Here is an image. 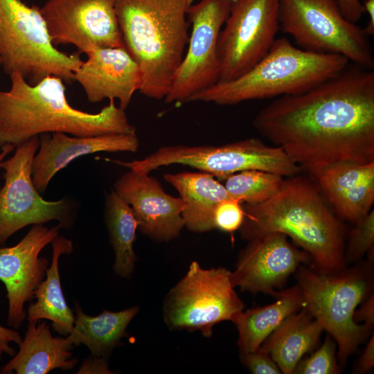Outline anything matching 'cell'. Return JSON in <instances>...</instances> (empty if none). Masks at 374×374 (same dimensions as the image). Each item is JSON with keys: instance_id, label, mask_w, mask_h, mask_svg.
<instances>
[{"instance_id": "obj_1", "label": "cell", "mask_w": 374, "mask_h": 374, "mask_svg": "<svg viewBox=\"0 0 374 374\" xmlns=\"http://www.w3.org/2000/svg\"><path fill=\"white\" fill-rule=\"evenodd\" d=\"M313 176L340 161H374V71L349 63L312 88L277 98L253 120Z\"/></svg>"}, {"instance_id": "obj_2", "label": "cell", "mask_w": 374, "mask_h": 374, "mask_svg": "<svg viewBox=\"0 0 374 374\" xmlns=\"http://www.w3.org/2000/svg\"><path fill=\"white\" fill-rule=\"evenodd\" d=\"M242 207L244 217L239 229L242 239L280 232L309 254L317 271L330 274L344 269V226L312 177H290L267 201L244 203Z\"/></svg>"}, {"instance_id": "obj_3", "label": "cell", "mask_w": 374, "mask_h": 374, "mask_svg": "<svg viewBox=\"0 0 374 374\" xmlns=\"http://www.w3.org/2000/svg\"><path fill=\"white\" fill-rule=\"evenodd\" d=\"M10 78V89L0 91V149L6 145L16 148L50 132L75 136L136 134L125 110L114 100L98 113H87L69 105L60 77L48 75L33 85L17 72Z\"/></svg>"}, {"instance_id": "obj_4", "label": "cell", "mask_w": 374, "mask_h": 374, "mask_svg": "<svg viewBox=\"0 0 374 374\" xmlns=\"http://www.w3.org/2000/svg\"><path fill=\"white\" fill-rule=\"evenodd\" d=\"M187 0H115L124 48L141 71L139 91L166 97L188 41Z\"/></svg>"}, {"instance_id": "obj_5", "label": "cell", "mask_w": 374, "mask_h": 374, "mask_svg": "<svg viewBox=\"0 0 374 374\" xmlns=\"http://www.w3.org/2000/svg\"><path fill=\"white\" fill-rule=\"evenodd\" d=\"M349 63L343 56L312 53L294 46L286 37L276 38L249 71L232 80L217 82L189 102L232 105L298 94L337 75Z\"/></svg>"}, {"instance_id": "obj_6", "label": "cell", "mask_w": 374, "mask_h": 374, "mask_svg": "<svg viewBox=\"0 0 374 374\" xmlns=\"http://www.w3.org/2000/svg\"><path fill=\"white\" fill-rule=\"evenodd\" d=\"M83 61L53 45L38 6L0 0V63L8 75L17 72L30 84L54 75L73 80Z\"/></svg>"}, {"instance_id": "obj_7", "label": "cell", "mask_w": 374, "mask_h": 374, "mask_svg": "<svg viewBox=\"0 0 374 374\" xmlns=\"http://www.w3.org/2000/svg\"><path fill=\"white\" fill-rule=\"evenodd\" d=\"M296 278L303 307L336 341L337 356L344 364L371 328L354 319L357 305L371 290V273L366 268L322 273L299 266Z\"/></svg>"}, {"instance_id": "obj_8", "label": "cell", "mask_w": 374, "mask_h": 374, "mask_svg": "<svg viewBox=\"0 0 374 374\" xmlns=\"http://www.w3.org/2000/svg\"><path fill=\"white\" fill-rule=\"evenodd\" d=\"M279 28L305 51L374 68L369 36L342 15L335 0H279Z\"/></svg>"}, {"instance_id": "obj_9", "label": "cell", "mask_w": 374, "mask_h": 374, "mask_svg": "<svg viewBox=\"0 0 374 374\" xmlns=\"http://www.w3.org/2000/svg\"><path fill=\"white\" fill-rule=\"evenodd\" d=\"M112 162L145 174L161 166L181 164L221 179L246 170H263L289 177L302 170L280 147L268 145L256 138L220 146H164L142 159Z\"/></svg>"}, {"instance_id": "obj_10", "label": "cell", "mask_w": 374, "mask_h": 374, "mask_svg": "<svg viewBox=\"0 0 374 374\" xmlns=\"http://www.w3.org/2000/svg\"><path fill=\"white\" fill-rule=\"evenodd\" d=\"M234 288L231 271L226 268L204 269L193 261L165 297L164 322L172 330H199L205 337H211L215 324L233 321L244 310Z\"/></svg>"}, {"instance_id": "obj_11", "label": "cell", "mask_w": 374, "mask_h": 374, "mask_svg": "<svg viewBox=\"0 0 374 374\" xmlns=\"http://www.w3.org/2000/svg\"><path fill=\"white\" fill-rule=\"evenodd\" d=\"M39 146V137L34 136L17 145L14 154L0 165L5 179L0 189V247L28 225L56 220L60 228H69L73 222L67 199L46 201L33 184L32 167Z\"/></svg>"}, {"instance_id": "obj_12", "label": "cell", "mask_w": 374, "mask_h": 374, "mask_svg": "<svg viewBox=\"0 0 374 374\" xmlns=\"http://www.w3.org/2000/svg\"><path fill=\"white\" fill-rule=\"evenodd\" d=\"M279 28V0H236L220 31L218 82L235 79L267 53Z\"/></svg>"}, {"instance_id": "obj_13", "label": "cell", "mask_w": 374, "mask_h": 374, "mask_svg": "<svg viewBox=\"0 0 374 374\" xmlns=\"http://www.w3.org/2000/svg\"><path fill=\"white\" fill-rule=\"evenodd\" d=\"M231 6L226 0H200L189 6L187 17L192 29L188 47L163 99L166 103H188L219 81L218 39Z\"/></svg>"}, {"instance_id": "obj_14", "label": "cell", "mask_w": 374, "mask_h": 374, "mask_svg": "<svg viewBox=\"0 0 374 374\" xmlns=\"http://www.w3.org/2000/svg\"><path fill=\"white\" fill-rule=\"evenodd\" d=\"M39 9L54 46L73 44L86 55L124 47L115 0H48Z\"/></svg>"}, {"instance_id": "obj_15", "label": "cell", "mask_w": 374, "mask_h": 374, "mask_svg": "<svg viewBox=\"0 0 374 374\" xmlns=\"http://www.w3.org/2000/svg\"><path fill=\"white\" fill-rule=\"evenodd\" d=\"M60 228L33 224L16 245L0 247V280L7 291V324L11 328H19L26 318L24 304L35 298L48 267V261L39 254L59 235Z\"/></svg>"}, {"instance_id": "obj_16", "label": "cell", "mask_w": 374, "mask_h": 374, "mask_svg": "<svg viewBox=\"0 0 374 374\" xmlns=\"http://www.w3.org/2000/svg\"><path fill=\"white\" fill-rule=\"evenodd\" d=\"M310 260L309 254L290 243L285 234L269 233L249 240L240 252L231 280L242 292L276 296L275 289L283 287L299 266Z\"/></svg>"}, {"instance_id": "obj_17", "label": "cell", "mask_w": 374, "mask_h": 374, "mask_svg": "<svg viewBox=\"0 0 374 374\" xmlns=\"http://www.w3.org/2000/svg\"><path fill=\"white\" fill-rule=\"evenodd\" d=\"M114 186L131 207L141 233L159 242L180 235L185 204L180 197L168 194L156 178L130 169Z\"/></svg>"}, {"instance_id": "obj_18", "label": "cell", "mask_w": 374, "mask_h": 374, "mask_svg": "<svg viewBox=\"0 0 374 374\" xmlns=\"http://www.w3.org/2000/svg\"><path fill=\"white\" fill-rule=\"evenodd\" d=\"M87 55L73 80L81 85L89 102L117 99L119 107L125 110L141 84L137 62L124 47L96 48Z\"/></svg>"}, {"instance_id": "obj_19", "label": "cell", "mask_w": 374, "mask_h": 374, "mask_svg": "<svg viewBox=\"0 0 374 374\" xmlns=\"http://www.w3.org/2000/svg\"><path fill=\"white\" fill-rule=\"evenodd\" d=\"M139 147L136 134L91 136H71L62 132L40 134L38 152L32 167L33 184L39 193H44L55 175L79 157L98 152H134Z\"/></svg>"}, {"instance_id": "obj_20", "label": "cell", "mask_w": 374, "mask_h": 374, "mask_svg": "<svg viewBox=\"0 0 374 374\" xmlns=\"http://www.w3.org/2000/svg\"><path fill=\"white\" fill-rule=\"evenodd\" d=\"M328 203L342 218L355 222L374 202V161H340L311 176Z\"/></svg>"}, {"instance_id": "obj_21", "label": "cell", "mask_w": 374, "mask_h": 374, "mask_svg": "<svg viewBox=\"0 0 374 374\" xmlns=\"http://www.w3.org/2000/svg\"><path fill=\"white\" fill-rule=\"evenodd\" d=\"M28 324L19 352L1 368L2 373L46 374L55 368L72 369L78 362L72 358L73 347L69 337H53L45 322Z\"/></svg>"}, {"instance_id": "obj_22", "label": "cell", "mask_w": 374, "mask_h": 374, "mask_svg": "<svg viewBox=\"0 0 374 374\" xmlns=\"http://www.w3.org/2000/svg\"><path fill=\"white\" fill-rule=\"evenodd\" d=\"M204 172L166 173L163 179L179 193L185 204L182 212L184 226L195 233L214 229V213L217 204L231 197L224 186Z\"/></svg>"}, {"instance_id": "obj_23", "label": "cell", "mask_w": 374, "mask_h": 374, "mask_svg": "<svg viewBox=\"0 0 374 374\" xmlns=\"http://www.w3.org/2000/svg\"><path fill=\"white\" fill-rule=\"evenodd\" d=\"M323 331L304 308L286 318L260 348L267 353L285 374L293 371L304 355L317 344Z\"/></svg>"}, {"instance_id": "obj_24", "label": "cell", "mask_w": 374, "mask_h": 374, "mask_svg": "<svg viewBox=\"0 0 374 374\" xmlns=\"http://www.w3.org/2000/svg\"><path fill=\"white\" fill-rule=\"evenodd\" d=\"M53 257L46 271V278L38 285L35 298L27 310L28 322L47 319L52 322L55 331L62 335H69L73 328L75 317L68 307L62 292L59 272V258L62 254H69L73 249L72 242L57 235L51 242Z\"/></svg>"}, {"instance_id": "obj_25", "label": "cell", "mask_w": 374, "mask_h": 374, "mask_svg": "<svg viewBox=\"0 0 374 374\" xmlns=\"http://www.w3.org/2000/svg\"><path fill=\"white\" fill-rule=\"evenodd\" d=\"M276 297L278 300L269 305L242 310L233 320L238 332L240 352L257 350L286 318L303 307L298 285L278 292Z\"/></svg>"}, {"instance_id": "obj_26", "label": "cell", "mask_w": 374, "mask_h": 374, "mask_svg": "<svg viewBox=\"0 0 374 374\" xmlns=\"http://www.w3.org/2000/svg\"><path fill=\"white\" fill-rule=\"evenodd\" d=\"M73 328L68 335L74 346L85 345L91 355L107 357L127 336L129 323L139 311L138 306L113 312L104 310L97 316H89L75 303Z\"/></svg>"}, {"instance_id": "obj_27", "label": "cell", "mask_w": 374, "mask_h": 374, "mask_svg": "<svg viewBox=\"0 0 374 374\" xmlns=\"http://www.w3.org/2000/svg\"><path fill=\"white\" fill-rule=\"evenodd\" d=\"M105 219L115 255L113 270L122 278H130L136 261L134 242L138 222L130 205L114 190L106 195Z\"/></svg>"}, {"instance_id": "obj_28", "label": "cell", "mask_w": 374, "mask_h": 374, "mask_svg": "<svg viewBox=\"0 0 374 374\" xmlns=\"http://www.w3.org/2000/svg\"><path fill=\"white\" fill-rule=\"evenodd\" d=\"M224 187L229 195L242 203L255 205L265 202L283 187V177L259 170H246L225 179Z\"/></svg>"}, {"instance_id": "obj_29", "label": "cell", "mask_w": 374, "mask_h": 374, "mask_svg": "<svg viewBox=\"0 0 374 374\" xmlns=\"http://www.w3.org/2000/svg\"><path fill=\"white\" fill-rule=\"evenodd\" d=\"M336 344L328 335L322 346L309 357L301 359L293 373L337 374L340 369L336 359Z\"/></svg>"}, {"instance_id": "obj_30", "label": "cell", "mask_w": 374, "mask_h": 374, "mask_svg": "<svg viewBox=\"0 0 374 374\" xmlns=\"http://www.w3.org/2000/svg\"><path fill=\"white\" fill-rule=\"evenodd\" d=\"M355 223L345 251L346 262L360 259L374 247V211L371 210Z\"/></svg>"}, {"instance_id": "obj_31", "label": "cell", "mask_w": 374, "mask_h": 374, "mask_svg": "<svg viewBox=\"0 0 374 374\" xmlns=\"http://www.w3.org/2000/svg\"><path fill=\"white\" fill-rule=\"evenodd\" d=\"M244 217L242 202L229 197L220 202L214 213L215 229L227 233L240 229Z\"/></svg>"}, {"instance_id": "obj_32", "label": "cell", "mask_w": 374, "mask_h": 374, "mask_svg": "<svg viewBox=\"0 0 374 374\" xmlns=\"http://www.w3.org/2000/svg\"><path fill=\"white\" fill-rule=\"evenodd\" d=\"M240 359L242 364L253 374L282 373L270 355L260 348L250 353L240 352Z\"/></svg>"}, {"instance_id": "obj_33", "label": "cell", "mask_w": 374, "mask_h": 374, "mask_svg": "<svg viewBox=\"0 0 374 374\" xmlns=\"http://www.w3.org/2000/svg\"><path fill=\"white\" fill-rule=\"evenodd\" d=\"M342 15L350 21L357 24L364 14L360 0H335Z\"/></svg>"}, {"instance_id": "obj_34", "label": "cell", "mask_w": 374, "mask_h": 374, "mask_svg": "<svg viewBox=\"0 0 374 374\" xmlns=\"http://www.w3.org/2000/svg\"><path fill=\"white\" fill-rule=\"evenodd\" d=\"M103 357L93 356L86 359L78 371V374H110L113 373Z\"/></svg>"}, {"instance_id": "obj_35", "label": "cell", "mask_w": 374, "mask_h": 374, "mask_svg": "<svg viewBox=\"0 0 374 374\" xmlns=\"http://www.w3.org/2000/svg\"><path fill=\"white\" fill-rule=\"evenodd\" d=\"M374 337L373 334L368 341L359 359L357 362L355 371L357 373H365L374 366Z\"/></svg>"}, {"instance_id": "obj_36", "label": "cell", "mask_w": 374, "mask_h": 374, "mask_svg": "<svg viewBox=\"0 0 374 374\" xmlns=\"http://www.w3.org/2000/svg\"><path fill=\"white\" fill-rule=\"evenodd\" d=\"M374 299L373 294L371 296L367 301L362 305L361 308L355 310L354 319L356 322L359 321H364V324L370 328H372L374 323Z\"/></svg>"}, {"instance_id": "obj_37", "label": "cell", "mask_w": 374, "mask_h": 374, "mask_svg": "<svg viewBox=\"0 0 374 374\" xmlns=\"http://www.w3.org/2000/svg\"><path fill=\"white\" fill-rule=\"evenodd\" d=\"M364 13L368 14V21L364 30L367 35H374V0H364L362 2Z\"/></svg>"}, {"instance_id": "obj_38", "label": "cell", "mask_w": 374, "mask_h": 374, "mask_svg": "<svg viewBox=\"0 0 374 374\" xmlns=\"http://www.w3.org/2000/svg\"><path fill=\"white\" fill-rule=\"evenodd\" d=\"M0 340L14 341L19 345L22 338L17 331L0 326Z\"/></svg>"}, {"instance_id": "obj_39", "label": "cell", "mask_w": 374, "mask_h": 374, "mask_svg": "<svg viewBox=\"0 0 374 374\" xmlns=\"http://www.w3.org/2000/svg\"><path fill=\"white\" fill-rule=\"evenodd\" d=\"M3 353H6L10 356H14L15 355V350L9 346L8 341L0 340V359ZM0 373H2L1 369Z\"/></svg>"}, {"instance_id": "obj_40", "label": "cell", "mask_w": 374, "mask_h": 374, "mask_svg": "<svg viewBox=\"0 0 374 374\" xmlns=\"http://www.w3.org/2000/svg\"><path fill=\"white\" fill-rule=\"evenodd\" d=\"M15 148L12 145H4L3 147H2L1 148V152H0V165L1 163V162L3 161L4 158L6 157V156L12 152L13 150H15ZM1 185H0V189H1Z\"/></svg>"}, {"instance_id": "obj_41", "label": "cell", "mask_w": 374, "mask_h": 374, "mask_svg": "<svg viewBox=\"0 0 374 374\" xmlns=\"http://www.w3.org/2000/svg\"><path fill=\"white\" fill-rule=\"evenodd\" d=\"M195 1V0H187L189 6L193 4V2H194ZM226 1H230V2L232 3V2H233V1H236V0H226Z\"/></svg>"}, {"instance_id": "obj_42", "label": "cell", "mask_w": 374, "mask_h": 374, "mask_svg": "<svg viewBox=\"0 0 374 374\" xmlns=\"http://www.w3.org/2000/svg\"><path fill=\"white\" fill-rule=\"evenodd\" d=\"M0 66H1V63H0Z\"/></svg>"}]
</instances>
